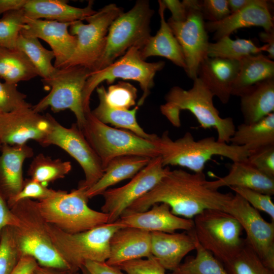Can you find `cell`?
<instances>
[{"label": "cell", "instance_id": "obj_1", "mask_svg": "<svg viewBox=\"0 0 274 274\" xmlns=\"http://www.w3.org/2000/svg\"><path fill=\"white\" fill-rule=\"evenodd\" d=\"M207 181L203 172L190 173L182 169H170L152 189L124 212H144L154 204L160 203L167 204L174 215L187 219L207 209L223 211L233 194L208 187Z\"/></svg>", "mask_w": 274, "mask_h": 274}, {"label": "cell", "instance_id": "obj_2", "mask_svg": "<svg viewBox=\"0 0 274 274\" xmlns=\"http://www.w3.org/2000/svg\"><path fill=\"white\" fill-rule=\"evenodd\" d=\"M193 81L188 90L179 86L171 88L165 96V103L160 106L161 113L174 126L179 127L180 112L188 110L202 128L216 129L218 141L229 143L235 130L232 118L221 117L214 105L213 94L198 77Z\"/></svg>", "mask_w": 274, "mask_h": 274}, {"label": "cell", "instance_id": "obj_3", "mask_svg": "<svg viewBox=\"0 0 274 274\" xmlns=\"http://www.w3.org/2000/svg\"><path fill=\"white\" fill-rule=\"evenodd\" d=\"M156 143L164 166H180L193 173L203 172L206 163L214 156L236 162L246 161L250 153L245 147L220 142L213 136L195 140L190 132L174 140L165 131L158 136Z\"/></svg>", "mask_w": 274, "mask_h": 274}, {"label": "cell", "instance_id": "obj_4", "mask_svg": "<svg viewBox=\"0 0 274 274\" xmlns=\"http://www.w3.org/2000/svg\"><path fill=\"white\" fill-rule=\"evenodd\" d=\"M87 190L78 187L71 192L59 190L54 196L34 201L37 212L46 223L69 233H76L108 223L109 215L88 206Z\"/></svg>", "mask_w": 274, "mask_h": 274}, {"label": "cell", "instance_id": "obj_5", "mask_svg": "<svg viewBox=\"0 0 274 274\" xmlns=\"http://www.w3.org/2000/svg\"><path fill=\"white\" fill-rule=\"evenodd\" d=\"M85 116L81 130L97 156L103 170L112 159L119 156L134 155L150 159L160 156L156 143L158 135L151 140L128 130L112 127L96 119L91 110Z\"/></svg>", "mask_w": 274, "mask_h": 274}, {"label": "cell", "instance_id": "obj_6", "mask_svg": "<svg viewBox=\"0 0 274 274\" xmlns=\"http://www.w3.org/2000/svg\"><path fill=\"white\" fill-rule=\"evenodd\" d=\"M10 206L20 220L18 226L12 227L19 257L30 256L42 266L73 270L53 244L33 201L23 199Z\"/></svg>", "mask_w": 274, "mask_h": 274}, {"label": "cell", "instance_id": "obj_7", "mask_svg": "<svg viewBox=\"0 0 274 274\" xmlns=\"http://www.w3.org/2000/svg\"><path fill=\"white\" fill-rule=\"evenodd\" d=\"M44 224L55 248L74 271L80 270L87 261L106 262L110 255L111 237L124 227L115 222L83 232L69 233L45 221Z\"/></svg>", "mask_w": 274, "mask_h": 274}, {"label": "cell", "instance_id": "obj_8", "mask_svg": "<svg viewBox=\"0 0 274 274\" xmlns=\"http://www.w3.org/2000/svg\"><path fill=\"white\" fill-rule=\"evenodd\" d=\"M154 12L149 1L138 0L131 9L118 16L109 28L103 54L92 72L107 67L132 47L140 50L151 36Z\"/></svg>", "mask_w": 274, "mask_h": 274}, {"label": "cell", "instance_id": "obj_9", "mask_svg": "<svg viewBox=\"0 0 274 274\" xmlns=\"http://www.w3.org/2000/svg\"><path fill=\"white\" fill-rule=\"evenodd\" d=\"M163 61L148 62L141 56L139 48L132 47L113 63L100 70L91 72L85 84L82 101L85 113L90 111V99L93 91L104 81L108 84L117 79L138 82L143 91L137 102L142 106L154 85V77L164 66Z\"/></svg>", "mask_w": 274, "mask_h": 274}, {"label": "cell", "instance_id": "obj_10", "mask_svg": "<svg viewBox=\"0 0 274 274\" xmlns=\"http://www.w3.org/2000/svg\"><path fill=\"white\" fill-rule=\"evenodd\" d=\"M193 231L199 244L222 263L235 256L245 244L243 229L232 215L207 209L194 218Z\"/></svg>", "mask_w": 274, "mask_h": 274}, {"label": "cell", "instance_id": "obj_11", "mask_svg": "<svg viewBox=\"0 0 274 274\" xmlns=\"http://www.w3.org/2000/svg\"><path fill=\"white\" fill-rule=\"evenodd\" d=\"M123 12L121 8L110 4L87 17L88 24L81 20L73 22L68 30L77 37V45L74 54L62 68L81 66L92 72L103 54L111 24Z\"/></svg>", "mask_w": 274, "mask_h": 274}, {"label": "cell", "instance_id": "obj_12", "mask_svg": "<svg viewBox=\"0 0 274 274\" xmlns=\"http://www.w3.org/2000/svg\"><path fill=\"white\" fill-rule=\"evenodd\" d=\"M91 71L81 66L57 68L50 78L42 80L44 86L50 88V92L32 107L40 113L50 107L54 113L69 109L75 115L79 128L82 129L85 121L82 93Z\"/></svg>", "mask_w": 274, "mask_h": 274}, {"label": "cell", "instance_id": "obj_13", "mask_svg": "<svg viewBox=\"0 0 274 274\" xmlns=\"http://www.w3.org/2000/svg\"><path fill=\"white\" fill-rule=\"evenodd\" d=\"M49 130L40 144L43 146L55 145L64 150L79 164L85 175V180L78 187L86 190L101 177L104 170L100 162L76 123L65 127L48 113Z\"/></svg>", "mask_w": 274, "mask_h": 274}, {"label": "cell", "instance_id": "obj_14", "mask_svg": "<svg viewBox=\"0 0 274 274\" xmlns=\"http://www.w3.org/2000/svg\"><path fill=\"white\" fill-rule=\"evenodd\" d=\"M187 9L185 20L180 22L168 19L167 22L180 45L185 58V71L193 80L197 77L201 62L208 57L210 42L201 12V1L184 0Z\"/></svg>", "mask_w": 274, "mask_h": 274}, {"label": "cell", "instance_id": "obj_15", "mask_svg": "<svg viewBox=\"0 0 274 274\" xmlns=\"http://www.w3.org/2000/svg\"><path fill=\"white\" fill-rule=\"evenodd\" d=\"M223 211L237 219L246 233L247 243L263 264L274 271V222L266 221L258 211L236 193Z\"/></svg>", "mask_w": 274, "mask_h": 274}, {"label": "cell", "instance_id": "obj_16", "mask_svg": "<svg viewBox=\"0 0 274 274\" xmlns=\"http://www.w3.org/2000/svg\"><path fill=\"white\" fill-rule=\"evenodd\" d=\"M160 156L152 158L130 181L120 187L108 189L102 194L101 212L109 215L108 223L116 221L135 200L152 189L170 170Z\"/></svg>", "mask_w": 274, "mask_h": 274}, {"label": "cell", "instance_id": "obj_17", "mask_svg": "<svg viewBox=\"0 0 274 274\" xmlns=\"http://www.w3.org/2000/svg\"><path fill=\"white\" fill-rule=\"evenodd\" d=\"M32 107L0 113L2 145H22L30 140L41 143L49 129L48 113L42 115Z\"/></svg>", "mask_w": 274, "mask_h": 274}, {"label": "cell", "instance_id": "obj_18", "mask_svg": "<svg viewBox=\"0 0 274 274\" xmlns=\"http://www.w3.org/2000/svg\"><path fill=\"white\" fill-rule=\"evenodd\" d=\"M25 27L21 32L47 42L55 55L54 66L62 68L75 51L77 39L68 30L73 22H61L55 20L34 19L25 17Z\"/></svg>", "mask_w": 274, "mask_h": 274}, {"label": "cell", "instance_id": "obj_19", "mask_svg": "<svg viewBox=\"0 0 274 274\" xmlns=\"http://www.w3.org/2000/svg\"><path fill=\"white\" fill-rule=\"evenodd\" d=\"M207 31L214 33L216 41L229 36L238 29L251 26L262 27L265 31L273 29V18L267 1L251 0L241 10L231 13L217 22L205 23Z\"/></svg>", "mask_w": 274, "mask_h": 274}, {"label": "cell", "instance_id": "obj_20", "mask_svg": "<svg viewBox=\"0 0 274 274\" xmlns=\"http://www.w3.org/2000/svg\"><path fill=\"white\" fill-rule=\"evenodd\" d=\"M115 222L124 227H133L149 232L174 233L177 230H193L192 219L176 216L166 203L154 204L151 209L142 212H124Z\"/></svg>", "mask_w": 274, "mask_h": 274}, {"label": "cell", "instance_id": "obj_21", "mask_svg": "<svg viewBox=\"0 0 274 274\" xmlns=\"http://www.w3.org/2000/svg\"><path fill=\"white\" fill-rule=\"evenodd\" d=\"M150 234L151 254L165 269L175 270L183 258L195 250L193 230L181 233L153 231Z\"/></svg>", "mask_w": 274, "mask_h": 274}, {"label": "cell", "instance_id": "obj_22", "mask_svg": "<svg viewBox=\"0 0 274 274\" xmlns=\"http://www.w3.org/2000/svg\"><path fill=\"white\" fill-rule=\"evenodd\" d=\"M240 61L208 57L200 64L197 77L223 104L228 103L238 73Z\"/></svg>", "mask_w": 274, "mask_h": 274}, {"label": "cell", "instance_id": "obj_23", "mask_svg": "<svg viewBox=\"0 0 274 274\" xmlns=\"http://www.w3.org/2000/svg\"><path fill=\"white\" fill-rule=\"evenodd\" d=\"M151 255L150 232L133 227H123L116 231L110 239V255L106 263L115 266Z\"/></svg>", "mask_w": 274, "mask_h": 274}, {"label": "cell", "instance_id": "obj_24", "mask_svg": "<svg viewBox=\"0 0 274 274\" xmlns=\"http://www.w3.org/2000/svg\"><path fill=\"white\" fill-rule=\"evenodd\" d=\"M33 151L27 144L11 146L3 144L0 151V191L9 199L22 189L24 181L23 166Z\"/></svg>", "mask_w": 274, "mask_h": 274}, {"label": "cell", "instance_id": "obj_25", "mask_svg": "<svg viewBox=\"0 0 274 274\" xmlns=\"http://www.w3.org/2000/svg\"><path fill=\"white\" fill-rule=\"evenodd\" d=\"M206 185L216 190L226 186L239 187L270 196L274 194V178L263 174L247 160L233 162L227 175L214 181L207 180Z\"/></svg>", "mask_w": 274, "mask_h": 274}, {"label": "cell", "instance_id": "obj_26", "mask_svg": "<svg viewBox=\"0 0 274 274\" xmlns=\"http://www.w3.org/2000/svg\"><path fill=\"white\" fill-rule=\"evenodd\" d=\"M158 4L159 29L139 50L141 56L145 60L151 56L163 57L185 70L186 65L182 48L165 19L166 8L162 1H158Z\"/></svg>", "mask_w": 274, "mask_h": 274}, {"label": "cell", "instance_id": "obj_27", "mask_svg": "<svg viewBox=\"0 0 274 274\" xmlns=\"http://www.w3.org/2000/svg\"><path fill=\"white\" fill-rule=\"evenodd\" d=\"M64 0H28L23 9L25 16L31 19L72 22L85 20L96 11L93 9V2L89 1L84 8L69 5Z\"/></svg>", "mask_w": 274, "mask_h": 274}, {"label": "cell", "instance_id": "obj_28", "mask_svg": "<svg viewBox=\"0 0 274 274\" xmlns=\"http://www.w3.org/2000/svg\"><path fill=\"white\" fill-rule=\"evenodd\" d=\"M151 159L140 156L125 155L112 159L104 169L98 181L86 191L88 198L102 195L109 188L127 179L132 178Z\"/></svg>", "mask_w": 274, "mask_h": 274}, {"label": "cell", "instance_id": "obj_29", "mask_svg": "<svg viewBox=\"0 0 274 274\" xmlns=\"http://www.w3.org/2000/svg\"><path fill=\"white\" fill-rule=\"evenodd\" d=\"M239 97L244 123L258 121L274 113V78L257 84Z\"/></svg>", "mask_w": 274, "mask_h": 274}, {"label": "cell", "instance_id": "obj_30", "mask_svg": "<svg viewBox=\"0 0 274 274\" xmlns=\"http://www.w3.org/2000/svg\"><path fill=\"white\" fill-rule=\"evenodd\" d=\"M99 99L97 107L91 111L92 114L99 121L106 124H111L119 129L129 130L144 138L154 140L157 135L154 133H148L140 126L136 115L139 107L133 109L122 110L114 108L107 103L105 94L106 91L101 85L96 88Z\"/></svg>", "mask_w": 274, "mask_h": 274}, {"label": "cell", "instance_id": "obj_31", "mask_svg": "<svg viewBox=\"0 0 274 274\" xmlns=\"http://www.w3.org/2000/svg\"><path fill=\"white\" fill-rule=\"evenodd\" d=\"M231 95L240 96L253 86L274 78V61L261 53L247 56L241 60Z\"/></svg>", "mask_w": 274, "mask_h": 274}, {"label": "cell", "instance_id": "obj_32", "mask_svg": "<svg viewBox=\"0 0 274 274\" xmlns=\"http://www.w3.org/2000/svg\"><path fill=\"white\" fill-rule=\"evenodd\" d=\"M229 143L245 147L249 152L274 145V113L256 122L238 125Z\"/></svg>", "mask_w": 274, "mask_h": 274}, {"label": "cell", "instance_id": "obj_33", "mask_svg": "<svg viewBox=\"0 0 274 274\" xmlns=\"http://www.w3.org/2000/svg\"><path fill=\"white\" fill-rule=\"evenodd\" d=\"M39 76L27 56L17 49L0 47V79L16 84Z\"/></svg>", "mask_w": 274, "mask_h": 274}, {"label": "cell", "instance_id": "obj_34", "mask_svg": "<svg viewBox=\"0 0 274 274\" xmlns=\"http://www.w3.org/2000/svg\"><path fill=\"white\" fill-rule=\"evenodd\" d=\"M16 49L23 52L37 69L42 80H47L57 70L52 64L55 55L52 50L44 48L36 37L20 32Z\"/></svg>", "mask_w": 274, "mask_h": 274}, {"label": "cell", "instance_id": "obj_35", "mask_svg": "<svg viewBox=\"0 0 274 274\" xmlns=\"http://www.w3.org/2000/svg\"><path fill=\"white\" fill-rule=\"evenodd\" d=\"M268 48L267 44L258 47L251 39L232 40L229 37H225L216 43H209L208 57L239 61L247 56L266 51Z\"/></svg>", "mask_w": 274, "mask_h": 274}, {"label": "cell", "instance_id": "obj_36", "mask_svg": "<svg viewBox=\"0 0 274 274\" xmlns=\"http://www.w3.org/2000/svg\"><path fill=\"white\" fill-rule=\"evenodd\" d=\"M71 169V162L59 158L53 159L43 153H39L31 162L28 175L30 179L47 186L49 182L63 178Z\"/></svg>", "mask_w": 274, "mask_h": 274}, {"label": "cell", "instance_id": "obj_37", "mask_svg": "<svg viewBox=\"0 0 274 274\" xmlns=\"http://www.w3.org/2000/svg\"><path fill=\"white\" fill-rule=\"evenodd\" d=\"M196 255L188 256L170 274H228L223 263L205 250L196 239Z\"/></svg>", "mask_w": 274, "mask_h": 274}, {"label": "cell", "instance_id": "obj_38", "mask_svg": "<svg viewBox=\"0 0 274 274\" xmlns=\"http://www.w3.org/2000/svg\"><path fill=\"white\" fill-rule=\"evenodd\" d=\"M223 264L228 274H274V271L263 264L246 240L238 253Z\"/></svg>", "mask_w": 274, "mask_h": 274}, {"label": "cell", "instance_id": "obj_39", "mask_svg": "<svg viewBox=\"0 0 274 274\" xmlns=\"http://www.w3.org/2000/svg\"><path fill=\"white\" fill-rule=\"evenodd\" d=\"M25 19L23 9L3 15L0 19V47L16 49L17 39L25 26Z\"/></svg>", "mask_w": 274, "mask_h": 274}, {"label": "cell", "instance_id": "obj_40", "mask_svg": "<svg viewBox=\"0 0 274 274\" xmlns=\"http://www.w3.org/2000/svg\"><path fill=\"white\" fill-rule=\"evenodd\" d=\"M138 90L132 84L119 81L112 84L105 94L107 103L110 107L122 110H129L136 104Z\"/></svg>", "mask_w": 274, "mask_h": 274}, {"label": "cell", "instance_id": "obj_41", "mask_svg": "<svg viewBox=\"0 0 274 274\" xmlns=\"http://www.w3.org/2000/svg\"><path fill=\"white\" fill-rule=\"evenodd\" d=\"M20 257L12 227H6L0 235V274H11Z\"/></svg>", "mask_w": 274, "mask_h": 274}, {"label": "cell", "instance_id": "obj_42", "mask_svg": "<svg viewBox=\"0 0 274 274\" xmlns=\"http://www.w3.org/2000/svg\"><path fill=\"white\" fill-rule=\"evenodd\" d=\"M17 84L0 81V113L31 107L25 100L26 95L17 89Z\"/></svg>", "mask_w": 274, "mask_h": 274}, {"label": "cell", "instance_id": "obj_43", "mask_svg": "<svg viewBox=\"0 0 274 274\" xmlns=\"http://www.w3.org/2000/svg\"><path fill=\"white\" fill-rule=\"evenodd\" d=\"M116 267L126 274H165V269L154 256L122 263Z\"/></svg>", "mask_w": 274, "mask_h": 274}, {"label": "cell", "instance_id": "obj_44", "mask_svg": "<svg viewBox=\"0 0 274 274\" xmlns=\"http://www.w3.org/2000/svg\"><path fill=\"white\" fill-rule=\"evenodd\" d=\"M230 188L244 198L255 209L268 214L273 221L274 204L271 196L246 188L230 187Z\"/></svg>", "mask_w": 274, "mask_h": 274}, {"label": "cell", "instance_id": "obj_45", "mask_svg": "<svg viewBox=\"0 0 274 274\" xmlns=\"http://www.w3.org/2000/svg\"><path fill=\"white\" fill-rule=\"evenodd\" d=\"M58 191L49 189L46 186L30 179L24 181L21 191L14 196L8 199V202L10 206L25 199L35 198L42 200L54 196Z\"/></svg>", "mask_w": 274, "mask_h": 274}, {"label": "cell", "instance_id": "obj_46", "mask_svg": "<svg viewBox=\"0 0 274 274\" xmlns=\"http://www.w3.org/2000/svg\"><path fill=\"white\" fill-rule=\"evenodd\" d=\"M247 161L263 174L274 178V145L250 151Z\"/></svg>", "mask_w": 274, "mask_h": 274}, {"label": "cell", "instance_id": "obj_47", "mask_svg": "<svg viewBox=\"0 0 274 274\" xmlns=\"http://www.w3.org/2000/svg\"><path fill=\"white\" fill-rule=\"evenodd\" d=\"M200 4L204 19L210 22L221 21L231 14L228 0H203Z\"/></svg>", "mask_w": 274, "mask_h": 274}, {"label": "cell", "instance_id": "obj_48", "mask_svg": "<svg viewBox=\"0 0 274 274\" xmlns=\"http://www.w3.org/2000/svg\"><path fill=\"white\" fill-rule=\"evenodd\" d=\"M19 225V219L7 206L5 197L0 191V235L5 227H17Z\"/></svg>", "mask_w": 274, "mask_h": 274}, {"label": "cell", "instance_id": "obj_49", "mask_svg": "<svg viewBox=\"0 0 274 274\" xmlns=\"http://www.w3.org/2000/svg\"><path fill=\"white\" fill-rule=\"evenodd\" d=\"M163 4L166 9H168L172 14L169 18L173 21L180 22L185 20L187 15L186 5L183 1L179 0H162Z\"/></svg>", "mask_w": 274, "mask_h": 274}, {"label": "cell", "instance_id": "obj_50", "mask_svg": "<svg viewBox=\"0 0 274 274\" xmlns=\"http://www.w3.org/2000/svg\"><path fill=\"white\" fill-rule=\"evenodd\" d=\"M91 274H125L118 267L104 262L87 261L84 265Z\"/></svg>", "mask_w": 274, "mask_h": 274}, {"label": "cell", "instance_id": "obj_51", "mask_svg": "<svg viewBox=\"0 0 274 274\" xmlns=\"http://www.w3.org/2000/svg\"><path fill=\"white\" fill-rule=\"evenodd\" d=\"M38 264L33 258L29 256H21L11 274H31Z\"/></svg>", "mask_w": 274, "mask_h": 274}, {"label": "cell", "instance_id": "obj_52", "mask_svg": "<svg viewBox=\"0 0 274 274\" xmlns=\"http://www.w3.org/2000/svg\"><path fill=\"white\" fill-rule=\"evenodd\" d=\"M28 0H0V15L12 11L22 10Z\"/></svg>", "mask_w": 274, "mask_h": 274}, {"label": "cell", "instance_id": "obj_53", "mask_svg": "<svg viewBox=\"0 0 274 274\" xmlns=\"http://www.w3.org/2000/svg\"><path fill=\"white\" fill-rule=\"evenodd\" d=\"M260 40L268 45L266 52L269 59H274V29L261 32L258 35Z\"/></svg>", "mask_w": 274, "mask_h": 274}, {"label": "cell", "instance_id": "obj_54", "mask_svg": "<svg viewBox=\"0 0 274 274\" xmlns=\"http://www.w3.org/2000/svg\"><path fill=\"white\" fill-rule=\"evenodd\" d=\"M31 274H80L78 271L64 270L37 265Z\"/></svg>", "mask_w": 274, "mask_h": 274}, {"label": "cell", "instance_id": "obj_55", "mask_svg": "<svg viewBox=\"0 0 274 274\" xmlns=\"http://www.w3.org/2000/svg\"><path fill=\"white\" fill-rule=\"evenodd\" d=\"M251 0H228L231 13H234L248 5Z\"/></svg>", "mask_w": 274, "mask_h": 274}, {"label": "cell", "instance_id": "obj_56", "mask_svg": "<svg viewBox=\"0 0 274 274\" xmlns=\"http://www.w3.org/2000/svg\"><path fill=\"white\" fill-rule=\"evenodd\" d=\"M80 270H81L82 274H91L89 271L86 269V268L84 266L81 267Z\"/></svg>", "mask_w": 274, "mask_h": 274}, {"label": "cell", "instance_id": "obj_57", "mask_svg": "<svg viewBox=\"0 0 274 274\" xmlns=\"http://www.w3.org/2000/svg\"><path fill=\"white\" fill-rule=\"evenodd\" d=\"M1 146H2V144H1V143H0V151H1Z\"/></svg>", "mask_w": 274, "mask_h": 274}]
</instances>
